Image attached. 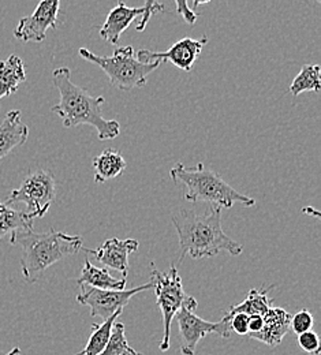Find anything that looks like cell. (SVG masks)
<instances>
[{"label": "cell", "mask_w": 321, "mask_h": 355, "mask_svg": "<svg viewBox=\"0 0 321 355\" xmlns=\"http://www.w3.org/2000/svg\"><path fill=\"white\" fill-rule=\"evenodd\" d=\"M78 53L85 60L98 66L108 76L111 85L122 92H132L145 87L148 77L160 66L159 62H139L132 45L115 49L111 56L96 55L88 48H80Z\"/></svg>", "instance_id": "cell-5"}, {"label": "cell", "mask_w": 321, "mask_h": 355, "mask_svg": "<svg viewBox=\"0 0 321 355\" xmlns=\"http://www.w3.org/2000/svg\"><path fill=\"white\" fill-rule=\"evenodd\" d=\"M145 12L144 15L139 18V22H138L137 32H144L150 21V18L155 15V14H159V12H164L166 11V6L163 3H159L157 0H145V4L142 6Z\"/></svg>", "instance_id": "cell-26"}, {"label": "cell", "mask_w": 321, "mask_h": 355, "mask_svg": "<svg viewBox=\"0 0 321 355\" xmlns=\"http://www.w3.org/2000/svg\"><path fill=\"white\" fill-rule=\"evenodd\" d=\"M170 177L175 183H182L186 186L184 198L190 202L202 201L222 209H229L235 204H242L245 207H253L256 204L254 198L231 187L215 171L207 170L202 163L190 168L182 163H178L171 168Z\"/></svg>", "instance_id": "cell-4"}, {"label": "cell", "mask_w": 321, "mask_h": 355, "mask_svg": "<svg viewBox=\"0 0 321 355\" xmlns=\"http://www.w3.org/2000/svg\"><path fill=\"white\" fill-rule=\"evenodd\" d=\"M53 87L59 92V103L51 108L62 118L63 128L73 129L88 125L97 130L100 141L115 139L121 134V125L116 121L105 119L101 114V107L105 98L93 96L87 89L76 85L71 81L69 67L55 69L52 73Z\"/></svg>", "instance_id": "cell-1"}, {"label": "cell", "mask_w": 321, "mask_h": 355, "mask_svg": "<svg viewBox=\"0 0 321 355\" xmlns=\"http://www.w3.org/2000/svg\"><path fill=\"white\" fill-rule=\"evenodd\" d=\"M313 324H315L313 314L308 309H301L298 313H295L294 315H291L290 329L298 336L304 332L311 331L313 328Z\"/></svg>", "instance_id": "cell-24"}, {"label": "cell", "mask_w": 321, "mask_h": 355, "mask_svg": "<svg viewBox=\"0 0 321 355\" xmlns=\"http://www.w3.org/2000/svg\"><path fill=\"white\" fill-rule=\"evenodd\" d=\"M126 167L128 163L119 152L107 149L93 159L94 180L97 183H104L107 180L115 179L123 174Z\"/></svg>", "instance_id": "cell-18"}, {"label": "cell", "mask_w": 321, "mask_h": 355, "mask_svg": "<svg viewBox=\"0 0 321 355\" xmlns=\"http://www.w3.org/2000/svg\"><path fill=\"white\" fill-rule=\"evenodd\" d=\"M125 355H142V354H139V353H137V352H133V353H128V354H125Z\"/></svg>", "instance_id": "cell-31"}, {"label": "cell", "mask_w": 321, "mask_h": 355, "mask_svg": "<svg viewBox=\"0 0 321 355\" xmlns=\"http://www.w3.org/2000/svg\"><path fill=\"white\" fill-rule=\"evenodd\" d=\"M212 0H193V7L194 8H197L198 6H202V4H208V3H211Z\"/></svg>", "instance_id": "cell-29"}, {"label": "cell", "mask_w": 321, "mask_h": 355, "mask_svg": "<svg viewBox=\"0 0 321 355\" xmlns=\"http://www.w3.org/2000/svg\"><path fill=\"white\" fill-rule=\"evenodd\" d=\"M150 283L152 290L156 294V305L159 306L163 317L164 332L159 347L162 352H167L170 349L171 322L175 318V314L182 306L196 311L198 304L194 297L184 293L182 279L175 266H170L168 272L153 269L150 273Z\"/></svg>", "instance_id": "cell-6"}, {"label": "cell", "mask_w": 321, "mask_h": 355, "mask_svg": "<svg viewBox=\"0 0 321 355\" xmlns=\"http://www.w3.org/2000/svg\"><path fill=\"white\" fill-rule=\"evenodd\" d=\"M297 342H298V346L308 354L311 355H320L321 352V343L320 338L319 335L315 332V331H308V332H304L301 335L297 336Z\"/></svg>", "instance_id": "cell-25"}, {"label": "cell", "mask_w": 321, "mask_h": 355, "mask_svg": "<svg viewBox=\"0 0 321 355\" xmlns=\"http://www.w3.org/2000/svg\"><path fill=\"white\" fill-rule=\"evenodd\" d=\"M180 238L181 260L215 257L220 252L239 256L243 246L232 241L222 228V208L212 207L205 214L181 209L171 218Z\"/></svg>", "instance_id": "cell-2"}, {"label": "cell", "mask_w": 321, "mask_h": 355, "mask_svg": "<svg viewBox=\"0 0 321 355\" xmlns=\"http://www.w3.org/2000/svg\"><path fill=\"white\" fill-rule=\"evenodd\" d=\"M263 320H264L263 329L259 334L250 336V339L259 340L270 347L279 346L290 331L291 314L284 311L283 308L271 306L263 314Z\"/></svg>", "instance_id": "cell-14"}, {"label": "cell", "mask_w": 321, "mask_h": 355, "mask_svg": "<svg viewBox=\"0 0 321 355\" xmlns=\"http://www.w3.org/2000/svg\"><path fill=\"white\" fill-rule=\"evenodd\" d=\"M126 283L125 277L115 279L107 269L93 266L89 260H85L81 276L77 279L78 286H89L98 290H125Z\"/></svg>", "instance_id": "cell-17"}, {"label": "cell", "mask_w": 321, "mask_h": 355, "mask_svg": "<svg viewBox=\"0 0 321 355\" xmlns=\"http://www.w3.org/2000/svg\"><path fill=\"white\" fill-rule=\"evenodd\" d=\"M21 354V349L19 347H14L11 352H8L6 355H19Z\"/></svg>", "instance_id": "cell-30"}, {"label": "cell", "mask_w": 321, "mask_h": 355, "mask_svg": "<svg viewBox=\"0 0 321 355\" xmlns=\"http://www.w3.org/2000/svg\"><path fill=\"white\" fill-rule=\"evenodd\" d=\"M56 198V182L55 178L46 170H37L31 173L22 184L12 190L6 201L7 205L22 202L28 207V216L31 219L43 218L49 207Z\"/></svg>", "instance_id": "cell-7"}, {"label": "cell", "mask_w": 321, "mask_h": 355, "mask_svg": "<svg viewBox=\"0 0 321 355\" xmlns=\"http://www.w3.org/2000/svg\"><path fill=\"white\" fill-rule=\"evenodd\" d=\"M152 290V283H146L130 290H98L81 286V293L77 295V302L91 309L92 317L110 318L116 311H125L129 301L142 291Z\"/></svg>", "instance_id": "cell-8"}, {"label": "cell", "mask_w": 321, "mask_h": 355, "mask_svg": "<svg viewBox=\"0 0 321 355\" xmlns=\"http://www.w3.org/2000/svg\"><path fill=\"white\" fill-rule=\"evenodd\" d=\"M10 242L22 248L21 268L28 283H36L49 266L84 249L80 235H69L55 230L48 232L22 231L14 235Z\"/></svg>", "instance_id": "cell-3"}, {"label": "cell", "mask_w": 321, "mask_h": 355, "mask_svg": "<svg viewBox=\"0 0 321 355\" xmlns=\"http://www.w3.org/2000/svg\"><path fill=\"white\" fill-rule=\"evenodd\" d=\"M263 325H264V320H263L261 314H252V315H249V332H248V336L250 338V336L259 334L263 329Z\"/></svg>", "instance_id": "cell-28"}, {"label": "cell", "mask_w": 321, "mask_h": 355, "mask_svg": "<svg viewBox=\"0 0 321 355\" xmlns=\"http://www.w3.org/2000/svg\"><path fill=\"white\" fill-rule=\"evenodd\" d=\"M137 239H118L111 238L103 242L97 250L83 249L87 253L93 254L94 259L111 269H115L122 273V277H128L129 273V256L138 250Z\"/></svg>", "instance_id": "cell-12"}, {"label": "cell", "mask_w": 321, "mask_h": 355, "mask_svg": "<svg viewBox=\"0 0 321 355\" xmlns=\"http://www.w3.org/2000/svg\"><path fill=\"white\" fill-rule=\"evenodd\" d=\"M25 81V66L19 56L11 55L0 62V98L15 93Z\"/></svg>", "instance_id": "cell-16"}, {"label": "cell", "mask_w": 321, "mask_h": 355, "mask_svg": "<svg viewBox=\"0 0 321 355\" xmlns=\"http://www.w3.org/2000/svg\"><path fill=\"white\" fill-rule=\"evenodd\" d=\"M133 352L136 350L129 345L125 336V325L122 322L115 321L110 340L100 355H125Z\"/></svg>", "instance_id": "cell-23"}, {"label": "cell", "mask_w": 321, "mask_h": 355, "mask_svg": "<svg viewBox=\"0 0 321 355\" xmlns=\"http://www.w3.org/2000/svg\"><path fill=\"white\" fill-rule=\"evenodd\" d=\"M209 39L208 36H202L201 39H191L184 37L175 44L171 45L164 52H153L149 49H139L136 56L138 60L142 63H162V62H170L180 70L184 73H190L198 55L204 49V46L208 44Z\"/></svg>", "instance_id": "cell-10"}, {"label": "cell", "mask_w": 321, "mask_h": 355, "mask_svg": "<svg viewBox=\"0 0 321 355\" xmlns=\"http://www.w3.org/2000/svg\"><path fill=\"white\" fill-rule=\"evenodd\" d=\"M178 321V338H180V350L182 355H194L196 347L201 339L208 334H218V322L207 321L198 317L193 309L182 306L175 314Z\"/></svg>", "instance_id": "cell-11"}, {"label": "cell", "mask_w": 321, "mask_h": 355, "mask_svg": "<svg viewBox=\"0 0 321 355\" xmlns=\"http://www.w3.org/2000/svg\"><path fill=\"white\" fill-rule=\"evenodd\" d=\"M174 1L177 6V14L184 19L187 25L193 26L197 22L200 15L193 8H190L187 0H174Z\"/></svg>", "instance_id": "cell-27"}, {"label": "cell", "mask_w": 321, "mask_h": 355, "mask_svg": "<svg viewBox=\"0 0 321 355\" xmlns=\"http://www.w3.org/2000/svg\"><path fill=\"white\" fill-rule=\"evenodd\" d=\"M29 230H33V219L26 212L15 211L10 205L0 202V239L6 235L12 238L18 232Z\"/></svg>", "instance_id": "cell-19"}, {"label": "cell", "mask_w": 321, "mask_h": 355, "mask_svg": "<svg viewBox=\"0 0 321 355\" xmlns=\"http://www.w3.org/2000/svg\"><path fill=\"white\" fill-rule=\"evenodd\" d=\"M122 313H123V311H116L114 315H111L110 318L104 320V322L100 324V325L93 324L92 334H91V336H89V339H88V343H87L85 349L74 355L101 354L103 350L105 349L108 340H110V336H111V332H112V327H114L116 318H118Z\"/></svg>", "instance_id": "cell-21"}, {"label": "cell", "mask_w": 321, "mask_h": 355, "mask_svg": "<svg viewBox=\"0 0 321 355\" xmlns=\"http://www.w3.org/2000/svg\"><path fill=\"white\" fill-rule=\"evenodd\" d=\"M29 129L21 121V111H10L0 123V160L28 141Z\"/></svg>", "instance_id": "cell-15"}, {"label": "cell", "mask_w": 321, "mask_h": 355, "mask_svg": "<svg viewBox=\"0 0 321 355\" xmlns=\"http://www.w3.org/2000/svg\"><path fill=\"white\" fill-rule=\"evenodd\" d=\"M144 7H128L123 0L108 12L105 22L100 28V37L110 44L116 45L121 40L122 33L132 25V22L144 15Z\"/></svg>", "instance_id": "cell-13"}, {"label": "cell", "mask_w": 321, "mask_h": 355, "mask_svg": "<svg viewBox=\"0 0 321 355\" xmlns=\"http://www.w3.org/2000/svg\"><path fill=\"white\" fill-rule=\"evenodd\" d=\"M290 93L297 97L304 92L320 93L321 69L319 64H305L302 66L298 76L293 80L290 85Z\"/></svg>", "instance_id": "cell-22"}, {"label": "cell", "mask_w": 321, "mask_h": 355, "mask_svg": "<svg viewBox=\"0 0 321 355\" xmlns=\"http://www.w3.org/2000/svg\"><path fill=\"white\" fill-rule=\"evenodd\" d=\"M318 1H320V0H318Z\"/></svg>", "instance_id": "cell-32"}, {"label": "cell", "mask_w": 321, "mask_h": 355, "mask_svg": "<svg viewBox=\"0 0 321 355\" xmlns=\"http://www.w3.org/2000/svg\"><path fill=\"white\" fill-rule=\"evenodd\" d=\"M60 12V0H40L35 11L19 19L14 36L24 43H42L48 29H56Z\"/></svg>", "instance_id": "cell-9"}, {"label": "cell", "mask_w": 321, "mask_h": 355, "mask_svg": "<svg viewBox=\"0 0 321 355\" xmlns=\"http://www.w3.org/2000/svg\"><path fill=\"white\" fill-rule=\"evenodd\" d=\"M272 287L270 288H260V290H250L248 294V298L245 301H242L238 305H232L229 306V311H226V315H232L235 313H245L248 315L252 314H264L272 306V300H270L268 293Z\"/></svg>", "instance_id": "cell-20"}]
</instances>
